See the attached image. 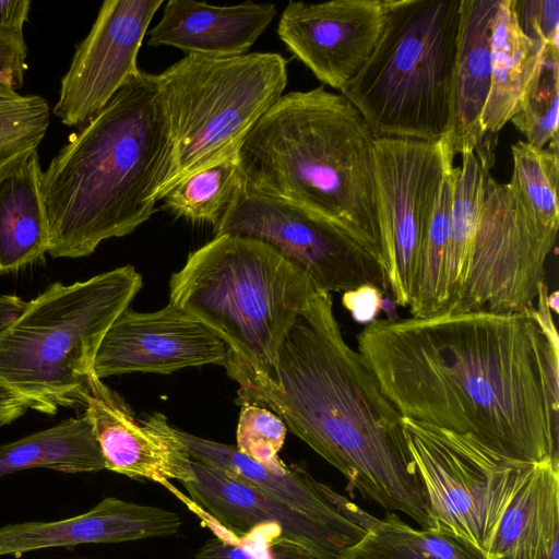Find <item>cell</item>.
<instances>
[{
  "mask_svg": "<svg viewBox=\"0 0 559 559\" xmlns=\"http://www.w3.org/2000/svg\"><path fill=\"white\" fill-rule=\"evenodd\" d=\"M520 28L532 41L559 47V1L514 0Z\"/></svg>",
  "mask_w": 559,
  "mask_h": 559,
  "instance_id": "obj_35",
  "label": "cell"
},
{
  "mask_svg": "<svg viewBox=\"0 0 559 559\" xmlns=\"http://www.w3.org/2000/svg\"><path fill=\"white\" fill-rule=\"evenodd\" d=\"M539 50L520 28L514 0H500L491 31L490 88L480 119L484 136L496 135L519 111Z\"/></svg>",
  "mask_w": 559,
  "mask_h": 559,
  "instance_id": "obj_24",
  "label": "cell"
},
{
  "mask_svg": "<svg viewBox=\"0 0 559 559\" xmlns=\"http://www.w3.org/2000/svg\"><path fill=\"white\" fill-rule=\"evenodd\" d=\"M37 467L70 474L105 469L98 442L85 415L0 445V477Z\"/></svg>",
  "mask_w": 559,
  "mask_h": 559,
  "instance_id": "obj_25",
  "label": "cell"
},
{
  "mask_svg": "<svg viewBox=\"0 0 559 559\" xmlns=\"http://www.w3.org/2000/svg\"><path fill=\"white\" fill-rule=\"evenodd\" d=\"M27 301L15 295L0 296V332L11 324L25 309Z\"/></svg>",
  "mask_w": 559,
  "mask_h": 559,
  "instance_id": "obj_40",
  "label": "cell"
},
{
  "mask_svg": "<svg viewBox=\"0 0 559 559\" xmlns=\"http://www.w3.org/2000/svg\"><path fill=\"white\" fill-rule=\"evenodd\" d=\"M558 106L559 47L542 46L520 109L510 121L528 144L559 148Z\"/></svg>",
  "mask_w": 559,
  "mask_h": 559,
  "instance_id": "obj_29",
  "label": "cell"
},
{
  "mask_svg": "<svg viewBox=\"0 0 559 559\" xmlns=\"http://www.w3.org/2000/svg\"><path fill=\"white\" fill-rule=\"evenodd\" d=\"M29 7V0H0V31H23Z\"/></svg>",
  "mask_w": 559,
  "mask_h": 559,
  "instance_id": "obj_38",
  "label": "cell"
},
{
  "mask_svg": "<svg viewBox=\"0 0 559 559\" xmlns=\"http://www.w3.org/2000/svg\"><path fill=\"white\" fill-rule=\"evenodd\" d=\"M194 461L214 467L253 488L341 531L365 537L367 532L337 507V492L297 466L273 469L238 451L236 445L203 439L179 429Z\"/></svg>",
  "mask_w": 559,
  "mask_h": 559,
  "instance_id": "obj_20",
  "label": "cell"
},
{
  "mask_svg": "<svg viewBox=\"0 0 559 559\" xmlns=\"http://www.w3.org/2000/svg\"><path fill=\"white\" fill-rule=\"evenodd\" d=\"M194 479L167 489L178 497L215 537L236 543L258 528H274L284 540L318 559H342L364 537L354 535L271 498L252 486L228 477L198 461Z\"/></svg>",
  "mask_w": 559,
  "mask_h": 559,
  "instance_id": "obj_13",
  "label": "cell"
},
{
  "mask_svg": "<svg viewBox=\"0 0 559 559\" xmlns=\"http://www.w3.org/2000/svg\"><path fill=\"white\" fill-rule=\"evenodd\" d=\"M274 3L245 1L212 5L194 0H168L157 24L147 33V44L168 46L210 58L248 53L274 20Z\"/></svg>",
  "mask_w": 559,
  "mask_h": 559,
  "instance_id": "obj_19",
  "label": "cell"
},
{
  "mask_svg": "<svg viewBox=\"0 0 559 559\" xmlns=\"http://www.w3.org/2000/svg\"><path fill=\"white\" fill-rule=\"evenodd\" d=\"M142 286L132 265L51 284L0 332V385L47 415L82 405L106 332Z\"/></svg>",
  "mask_w": 559,
  "mask_h": 559,
  "instance_id": "obj_6",
  "label": "cell"
},
{
  "mask_svg": "<svg viewBox=\"0 0 559 559\" xmlns=\"http://www.w3.org/2000/svg\"><path fill=\"white\" fill-rule=\"evenodd\" d=\"M238 401L267 406L365 499L437 527L403 417L344 340L331 294L317 290L296 318L274 380L239 390Z\"/></svg>",
  "mask_w": 559,
  "mask_h": 559,
  "instance_id": "obj_2",
  "label": "cell"
},
{
  "mask_svg": "<svg viewBox=\"0 0 559 559\" xmlns=\"http://www.w3.org/2000/svg\"><path fill=\"white\" fill-rule=\"evenodd\" d=\"M195 559H318L286 542L274 528H258L236 543L213 536L197 551Z\"/></svg>",
  "mask_w": 559,
  "mask_h": 559,
  "instance_id": "obj_32",
  "label": "cell"
},
{
  "mask_svg": "<svg viewBox=\"0 0 559 559\" xmlns=\"http://www.w3.org/2000/svg\"><path fill=\"white\" fill-rule=\"evenodd\" d=\"M461 0H384L380 38L341 91L376 139L438 142L451 120Z\"/></svg>",
  "mask_w": 559,
  "mask_h": 559,
  "instance_id": "obj_7",
  "label": "cell"
},
{
  "mask_svg": "<svg viewBox=\"0 0 559 559\" xmlns=\"http://www.w3.org/2000/svg\"><path fill=\"white\" fill-rule=\"evenodd\" d=\"M559 464H531L502 515L488 559H558Z\"/></svg>",
  "mask_w": 559,
  "mask_h": 559,
  "instance_id": "obj_22",
  "label": "cell"
},
{
  "mask_svg": "<svg viewBox=\"0 0 559 559\" xmlns=\"http://www.w3.org/2000/svg\"><path fill=\"white\" fill-rule=\"evenodd\" d=\"M500 0H461L451 120L445 140L454 155L476 150L491 78V31Z\"/></svg>",
  "mask_w": 559,
  "mask_h": 559,
  "instance_id": "obj_21",
  "label": "cell"
},
{
  "mask_svg": "<svg viewBox=\"0 0 559 559\" xmlns=\"http://www.w3.org/2000/svg\"><path fill=\"white\" fill-rule=\"evenodd\" d=\"M559 150L538 148L525 141L511 146L508 183L520 210L546 239L556 242L559 227Z\"/></svg>",
  "mask_w": 559,
  "mask_h": 559,
  "instance_id": "obj_27",
  "label": "cell"
},
{
  "mask_svg": "<svg viewBox=\"0 0 559 559\" xmlns=\"http://www.w3.org/2000/svg\"><path fill=\"white\" fill-rule=\"evenodd\" d=\"M384 292L374 285H364L343 293V306L360 323H370L376 320L382 308Z\"/></svg>",
  "mask_w": 559,
  "mask_h": 559,
  "instance_id": "obj_37",
  "label": "cell"
},
{
  "mask_svg": "<svg viewBox=\"0 0 559 559\" xmlns=\"http://www.w3.org/2000/svg\"><path fill=\"white\" fill-rule=\"evenodd\" d=\"M27 409L23 401L0 385V426L11 424Z\"/></svg>",
  "mask_w": 559,
  "mask_h": 559,
  "instance_id": "obj_39",
  "label": "cell"
},
{
  "mask_svg": "<svg viewBox=\"0 0 559 559\" xmlns=\"http://www.w3.org/2000/svg\"><path fill=\"white\" fill-rule=\"evenodd\" d=\"M23 31H0V97H15L27 70Z\"/></svg>",
  "mask_w": 559,
  "mask_h": 559,
  "instance_id": "obj_36",
  "label": "cell"
},
{
  "mask_svg": "<svg viewBox=\"0 0 559 559\" xmlns=\"http://www.w3.org/2000/svg\"><path fill=\"white\" fill-rule=\"evenodd\" d=\"M48 102L38 95L0 97V166L37 147L49 126Z\"/></svg>",
  "mask_w": 559,
  "mask_h": 559,
  "instance_id": "obj_30",
  "label": "cell"
},
{
  "mask_svg": "<svg viewBox=\"0 0 559 559\" xmlns=\"http://www.w3.org/2000/svg\"><path fill=\"white\" fill-rule=\"evenodd\" d=\"M317 290L271 245L221 235L192 251L171 275L169 302L224 343V367L243 390L274 380L282 343Z\"/></svg>",
  "mask_w": 559,
  "mask_h": 559,
  "instance_id": "obj_5",
  "label": "cell"
},
{
  "mask_svg": "<svg viewBox=\"0 0 559 559\" xmlns=\"http://www.w3.org/2000/svg\"><path fill=\"white\" fill-rule=\"evenodd\" d=\"M98 442L105 469L130 478H144L168 488L170 480L194 479L193 459L162 413L138 420L121 396L92 371L82 397Z\"/></svg>",
  "mask_w": 559,
  "mask_h": 559,
  "instance_id": "obj_16",
  "label": "cell"
},
{
  "mask_svg": "<svg viewBox=\"0 0 559 559\" xmlns=\"http://www.w3.org/2000/svg\"><path fill=\"white\" fill-rule=\"evenodd\" d=\"M155 79L174 139L162 199L188 175L238 154L251 129L283 95L287 60L276 52L186 55Z\"/></svg>",
  "mask_w": 559,
  "mask_h": 559,
  "instance_id": "obj_8",
  "label": "cell"
},
{
  "mask_svg": "<svg viewBox=\"0 0 559 559\" xmlns=\"http://www.w3.org/2000/svg\"><path fill=\"white\" fill-rule=\"evenodd\" d=\"M214 233L249 236L271 245L320 292L345 293L364 285L389 292L373 254L335 225L289 202L245 189Z\"/></svg>",
  "mask_w": 559,
  "mask_h": 559,
  "instance_id": "obj_12",
  "label": "cell"
},
{
  "mask_svg": "<svg viewBox=\"0 0 559 559\" xmlns=\"http://www.w3.org/2000/svg\"><path fill=\"white\" fill-rule=\"evenodd\" d=\"M41 174L37 147L0 166V274L33 264L48 251Z\"/></svg>",
  "mask_w": 559,
  "mask_h": 559,
  "instance_id": "obj_23",
  "label": "cell"
},
{
  "mask_svg": "<svg viewBox=\"0 0 559 559\" xmlns=\"http://www.w3.org/2000/svg\"><path fill=\"white\" fill-rule=\"evenodd\" d=\"M376 524L433 559H488L485 551L440 526L428 530L414 528L395 513L383 520L376 518Z\"/></svg>",
  "mask_w": 559,
  "mask_h": 559,
  "instance_id": "obj_33",
  "label": "cell"
},
{
  "mask_svg": "<svg viewBox=\"0 0 559 559\" xmlns=\"http://www.w3.org/2000/svg\"><path fill=\"white\" fill-rule=\"evenodd\" d=\"M226 360L224 343L171 302L160 310L122 311L106 332L93 371L99 379L131 372L171 373Z\"/></svg>",
  "mask_w": 559,
  "mask_h": 559,
  "instance_id": "obj_17",
  "label": "cell"
},
{
  "mask_svg": "<svg viewBox=\"0 0 559 559\" xmlns=\"http://www.w3.org/2000/svg\"><path fill=\"white\" fill-rule=\"evenodd\" d=\"M174 139L155 74L139 70L85 122L41 174L53 258H83L155 211Z\"/></svg>",
  "mask_w": 559,
  "mask_h": 559,
  "instance_id": "obj_3",
  "label": "cell"
},
{
  "mask_svg": "<svg viewBox=\"0 0 559 559\" xmlns=\"http://www.w3.org/2000/svg\"><path fill=\"white\" fill-rule=\"evenodd\" d=\"M555 245L532 226L508 183H499L489 173L467 265L444 314L533 307Z\"/></svg>",
  "mask_w": 559,
  "mask_h": 559,
  "instance_id": "obj_11",
  "label": "cell"
},
{
  "mask_svg": "<svg viewBox=\"0 0 559 559\" xmlns=\"http://www.w3.org/2000/svg\"><path fill=\"white\" fill-rule=\"evenodd\" d=\"M406 443L437 526L487 554L527 467L475 439L403 417Z\"/></svg>",
  "mask_w": 559,
  "mask_h": 559,
  "instance_id": "obj_9",
  "label": "cell"
},
{
  "mask_svg": "<svg viewBox=\"0 0 559 559\" xmlns=\"http://www.w3.org/2000/svg\"><path fill=\"white\" fill-rule=\"evenodd\" d=\"M547 305L550 310L558 311V292L547 295Z\"/></svg>",
  "mask_w": 559,
  "mask_h": 559,
  "instance_id": "obj_41",
  "label": "cell"
},
{
  "mask_svg": "<svg viewBox=\"0 0 559 559\" xmlns=\"http://www.w3.org/2000/svg\"><path fill=\"white\" fill-rule=\"evenodd\" d=\"M537 307L374 320L358 352L402 417L524 463L559 464V342Z\"/></svg>",
  "mask_w": 559,
  "mask_h": 559,
  "instance_id": "obj_1",
  "label": "cell"
},
{
  "mask_svg": "<svg viewBox=\"0 0 559 559\" xmlns=\"http://www.w3.org/2000/svg\"><path fill=\"white\" fill-rule=\"evenodd\" d=\"M245 189V175L237 154L182 178L160 201L176 217L216 227Z\"/></svg>",
  "mask_w": 559,
  "mask_h": 559,
  "instance_id": "obj_28",
  "label": "cell"
},
{
  "mask_svg": "<svg viewBox=\"0 0 559 559\" xmlns=\"http://www.w3.org/2000/svg\"><path fill=\"white\" fill-rule=\"evenodd\" d=\"M374 140L342 94L323 85L283 94L238 151L246 190L335 225L381 264Z\"/></svg>",
  "mask_w": 559,
  "mask_h": 559,
  "instance_id": "obj_4",
  "label": "cell"
},
{
  "mask_svg": "<svg viewBox=\"0 0 559 559\" xmlns=\"http://www.w3.org/2000/svg\"><path fill=\"white\" fill-rule=\"evenodd\" d=\"M163 3V0L103 2L60 82L53 114L63 124L83 126L140 70L139 50Z\"/></svg>",
  "mask_w": 559,
  "mask_h": 559,
  "instance_id": "obj_14",
  "label": "cell"
},
{
  "mask_svg": "<svg viewBox=\"0 0 559 559\" xmlns=\"http://www.w3.org/2000/svg\"><path fill=\"white\" fill-rule=\"evenodd\" d=\"M492 135H487L474 151L462 153L461 167L454 168L452 202L449 216V238L445 260V302L443 313L461 285L478 217L485 182L493 164Z\"/></svg>",
  "mask_w": 559,
  "mask_h": 559,
  "instance_id": "obj_26",
  "label": "cell"
},
{
  "mask_svg": "<svg viewBox=\"0 0 559 559\" xmlns=\"http://www.w3.org/2000/svg\"><path fill=\"white\" fill-rule=\"evenodd\" d=\"M240 404L236 448L242 454L273 469L286 465L278 457L287 427L272 411L247 402Z\"/></svg>",
  "mask_w": 559,
  "mask_h": 559,
  "instance_id": "obj_31",
  "label": "cell"
},
{
  "mask_svg": "<svg viewBox=\"0 0 559 559\" xmlns=\"http://www.w3.org/2000/svg\"><path fill=\"white\" fill-rule=\"evenodd\" d=\"M357 524L366 530V536L342 559H433L413 545L395 537L376 524V518L365 510Z\"/></svg>",
  "mask_w": 559,
  "mask_h": 559,
  "instance_id": "obj_34",
  "label": "cell"
},
{
  "mask_svg": "<svg viewBox=\"0 0 559 559\" xmlns=\"http://www.w3.org/2000/svg\"><path fill=\"white\" fill-rule=\"evenodd\" d=\"M181 518L159 507L107 497L90 511L59 521L0 527V557L81 544H111L175 535Z\"/></svg>",
  "mask_w": 559,
  "mask_h": 559,
  "instance_id": "obj_18",
  "label": "cell"
},
{
  "mask_svg": "<svg viewBox=\"0 0 559 559\" xmlns=\"http://www.w3.org/2000/svg\"><path fill=\"white\" fill-rule=\"evenodd\" d=\"M454 153L445 140L373 143L381 267L393 301L408 307L423 243Z\"/></svg>",
  "mask_w": 559,
  "mask_h": 559,
  "instance_id": "obj_10",
  "label": "cell"
},
{
  "mask_svg": "<svg viewBox=\"0 0 559 559\" xmlns=\"http://www.w3.org/2000/svg\"><path fill=\"white\" fill-rule=\"evenodd\" d=\"M384 20V0L290 1L277 35L319 81L342 91L370 57Z\"/></svg>",
  "mask_w": 559,
  "mask_h": 559,
  "instance_id": "obj_15",
  "label": "cell"
}]
</instances>
